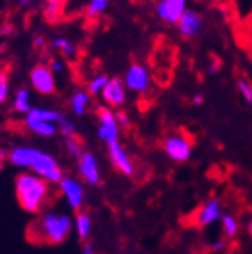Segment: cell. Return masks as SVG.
I'll return each mask as SVG.
<instances>
[{"label":"cell","instance_id":"obj_1","mask_svg":"<svg viewBox=\"0 0 252 254\" xmlns=\"http://www.w3.org/2000/svg\"><path fill=\"white\" fill-rule=\"evenodd\" d=\"M9 161L19 168H28L33 169L37 175L42 177L45 182L60 183L64 180L62 171L59 169L56 160L45 154V152L33 147H17L11 150Z\"/></svg>","mask_w":252,"mask_h":254},{"label":"cell","instance_id":"obj_2","mask_svg":"<svg viewBox=\"0 0 252 254\" xmlns=\"http://www.w3.org/2000/svg\"><path fill=\"white\" fill-rule=\"evenodd\" d=\"M71 219L67 215H56V214H47L42 219L36 220L30 231L28 237L33 239V242L37 244H60L67 239L71 231Z\"/></svg>","mask_w":252,"mask_h":254},{"label":"cell","instance_id":"obj_3","mask_svg":"<svg viewBox=\"0 0 252 254\" xmlns=\"http://www.w3.org/2000/svg\"><path fill=\"white\" fill-rule=\"evenodd\" d=\"M16 195L25 211L37 214L48 197V185L39 175L20 174L16 179Z\"/></svg>","mask_w":252,"mask_h":254},{"label":"cell","instance_id":"obj_4","mask_svg":"<svg viewBox=\"0 0 252 254\" xmlns=\"http://www.w3.org/2000/svg\"><path fill=\"white\" fill-rule=\"evenodd\" d=\"M162 149L167 154V157L173 161H187L192 155V143L191 138L184 135L183 132L167 135L162 141Z\"/></svg>","mask_w":252,"mask_h":254},{"label":"cell","instance_id":"obj_5","mask_svg":"<svg viewBox=\"0 0 252 254\" xmlns=\"http://www.w3.org/2000/svg\"><path fill=\"white\" fill-rule=\"evenodd\" d=\"M98 120H99V127H98L99 138L107 144L116 143L119 136V124L116 121L115 113L107 107H99Z\"/></svg>","mask_w":252,"mask_h":254},{"label":"cell","instance_id":"obj_6","mask_svg":"<svg viewBox=\"0 0 252 254\" xmlns=\"http://www.w3.org/2000/svg\"><path fill=\"white\" fill-rule=\"evenodd\" d=\"M30 79L33 87L36 88L39 93L44 95H51L54 93V78H53V71L48 65H44V64H39L36 65L31 73H30Z\"/></svg>","mask_w":252,"mask_h":254},{"label":"cell","instance_id":"obj_7","mask_svg":"<svg viewBox=\"0 0 252 254\" xmlns=\"http://www.w3.org/2000/svg\"><path fill=\"white\" fill-rule=\"evenodd\" d=\"M186 0H161L156 5L158 17L166 23H178L186 12Z\"/></svg>","mask_w":252,"mask_h":254},{"label":"cell","instance_id":"obj_8","mask_svg":"<svg viewBox=\"0 0 252 254\" xmlns=\"http://www.w3.org/2000/svg\"><path fill=\"white\" fill-rule=\"evenodd\" d=\"M125 87L136 93H146L150 87V74L141 64H132L125 73Z\"/></svg>","mask_w":252,"mask_h":254},{"label":"cell","instance_id":"obj_9","mask_svg":"<svg viewBox=\"0 0 252 254\" xmlns=\"http://www.w3.org/2000/svg\"><path fill=\"white\" fill-rule=\"evenodd\" d=\"M221 217V205L217 197L207 200L203 206H200L194 214V223L197 226L204 228L207 225H212Z\"/></svg>","mask_w":252,"mask_h":254},{"label":"cell","instance_id":"obj_10","mask_svg":"<svg viewBox=\"0 0 252 254\" xmlns=\"http://www.w3.org/2000/svg\"><path fill=\"white\" fill-rule=\"evenodd\" d=\"M176 25H178V31L183 37L192 39V37H197L201 33V30H203V16L195 9H186L183 17Z\"/></svg>","mask_w":252,"mask_h":254},{"label":"cell","instance_id":"obj_11","mask_svg":"<svg viewBox=\"0 0 252 254\" xmlns=\"http://www.w3.org/2000/svg\"><path fill=\"white\" fill-rule=\"evenodd\" d=\"M108 157L113 163V166H115L121 174L127 175V177L133 175V172H135L133 163H132L129 154L125 152V149L118 141L108 144Z\"/></svg>","mask_w":252,"mask_h":254},{"label":"cell","instance_id":"obj_12","mask_svg":"<svg viewBox=\"0 0 252 254\" xmlns=\"http://www.w3.org/2000/svg\"><path fill=\"white\" fill-rule=\"evenodd\" d=\"M78 166L82 179L90 185H99L101 183V174L98 169V163L93 154L90 152H82L81 157L78 158Z\"/></svg>","mask_w":252,"mask_h":254},{"label":"cell","instance_id":"obj_13","mask_svg":"<svg viewBox=\"0 0 252 254\" xmlns=\"http://www.w3.org/2000/svg\"><path fill=\"white\" fill-rule=\"evenodd\" d=\"M102 96L113 107H119L125 103V85L119 78L108 79L107 85L102 90Z\"/></svg>","mask_w":252,"mask_h":254},{"label":"cell","instance_id":"obj_14","mask_svg":"<svg viewBox=\"0 0 252 254\" xmlns=\"http://www.w3.org/2000/svg\"><path fill=\"white\" fill-rule=\"evenodd\" d=\"M60 190L64 192V195L67 197L68 203H70V206L73 209H79L81 205H82V201H84V190H82V186L76 182V180H73V179H64L60 183Z\"/></svg>","mask_w":252,"mask_h":254},{"label":"cell","instance_id":"obj_15","mask_svg":"<svg viewBox=\"0 0 252 254\" xmlns=\"http://www.w3.org/2000/svg\"><path fill=\"white\" fill-rule=\"evenodd\" d=\"M27 118H31V120H37V121H44V123H60V120L64 118V115L59 112H54V110H45V109H31L28 112Z\"/></svg>","mask_w":252,"mask_h":254},{"label":"cell","instance_id":"obj_16","mask_svg":"<svg viewBox=\"0 0 252 254\" xmlns=\"http://www.w3.org/2000/svg\"><path fill=\"white\" fill-rule=\"evenodd\" d=\"M27 126H28V129H31L33 132L44 135V136H51L56 133V126L51 123H44V121L27 118Z\"/></svg>","mask_w":252,"mask_h":254},{"label":"cell","instance_id":"obj_17","mask_svg":"<svg viewBox=\"0 0 252 254\" xmlns=\"http://www.w3.org/2000/svg\"><path fill=\"white\" fill-rule=\"evenodd\" d=\"M221 226H223V233L224 237H234L238 233V220L231 214H224L221 217Z\"/></svg>","mask_w":252,"mask_h":254},{"label":"cell","instance_id":"obj_18","mask_svg":"<svg viewBox=\"0 0 252 254\" xmlns=\"http://www.w3.org/2000/svg\"><path fill=\"white\" fill-rule=\"evenodd\" d=\"M76 230H78V234L82 240H85L88 236H90V230H92V222H90V217H88L87 214L84 212H79L78 217H76Z\"/></svg>","mask_w":252,"mask_h":254},{"label":"cell","instance_id":"obj_19","mask_svg":"<svg viewBox=\"0 0 252 254\" xmlns=\"http://www.w3.org/2000/svg\"><path fill=\"white\" fill-rule=\"evenodd\" d=\"M14 109L17 112H30L31 110V106H30V93L27 88H20V90L17 92L16 95V99H14Z\"/></svg>","mask_w":252,"mask_h":254},{"label":"cell","instance_id":"obj_20","mask_svg":"<svg viewBox=\"0 0 252 254\" xmlns=\"http://www.w3.org/2000/svg\"><path fill=\"white\" fill-rule=\"evenodd\" d=\"M71 106H73V110L76 113L78 117H82L85 113V109L88 106V96L85 92H78L74 93L73 98H71Z\"/></svg>","mask_w":252,"mask_h":254},{"label":"cell","instance_id":"obj_21","mask_svg":"<svg viewBox=\"0 0 252 254\" xmlns=\"http://www.w3.org/2000/svg\"><path fill=\"white\" fill-rule=\"evenodd\" d=\"M237 88L238 92H240L243 95V98L248 101V104L252 107V84L246 79V78H238L237 79Z\"/></svg>","mask_w":252,"mask_h":254},{"label":"cell","instance_id":"obj_22","mask_svg":"<svg viewBox=\"0 0 252 254\" xmlns=\"http://www.w3.org/2000/svg\"><path fill=\"white\" fill-rule=\"evenodd\" d=\"M108 82V78L105 74H99L96 76V78H93L90 81V84H88V92H90L92 95H98L99 92L104 90V87L107 85Z\"/></svg>","mask_w":252,"mask_h":254},{"label":"cell","instance_id":"obj_23","mask_svg":"<svg viewBox=\"0 0 252 254\" xmlns=\"http://www.w3.org/2000/svg\"><path fill=\"white\" fill-rule=\"evenodd\" d=\"M51 45L54 48H59L60 52H64L67 56H74V53H76V48L73 47V44L68 42L67 39H62V37H59V39H54Z\"/></svg>","mask_w":252,"mask_h":254},{"label":"cell","instance_id":"obj_24","mask_svg":"<svg viewBox=\"0 0 252 254\" xmlns=\"http://www.w3.org/2000/svg\"><path fill=\"white\" fill-rule=\"evenodd\" d=\"M107 6H108L107 0H93V2H90V5H88L87 12H88V16H98L102 11H105Z\"/></svg>","mask_w":252,"mask_h":254},{"label":"cell","instance_id":"obj_25","mask_svg":"<svg viewBox=\"0 0 252 254\" xmlns=\"http://www.w3.org/2000/svg\"><path fill=\"white\" fill-rule=\"evenodd\" d=\"M59 129H60V132H62V135H64L67 139H70V138H73V135H74V130H76V126H74L71 121H68L65 117L60 120V123H59Z\"/></svg>","mask_w":252,"mask_h":254},{"label":"cell","instance_id":"obj_26","mask_svg":"<svg viewBox=\"0 0 252 254\" xmlns=\"http://www.w3.org/2000/svg\"><path fill=\"white\" fill-rule=\"evenodd\" d=\"M60 8H62V3L60 2H48L45 5V16L48 19H53L57 14V12H59Z\"/></svg>","mask_w":252,"mask_h":254},{"label":"cell","instance_id":"obj_27","mask_svg":"<svg viewBox=\"0 0 252 254\" xmlns=\"http://www.w3.org/2000/svg\"><path fill=\"white\" fill-rule=\"evenodd\" d=\"M67 147H68L70 154H71L73 157H76V158H79V157H81V154H82L81 146H79V143H78L74 138H70V139H67Z\"/></svg>","mask_w":252,"mask_h":254},{"label":"cell","instance_id":"obj_28","mask_svg":"<svg viewBox=\"0 0 252 254\" xmlns=\"http://www.w3.org/2000/svg\"><path fill=\"white\" fill-rule=\"evenodd\" d=\"M115 117H116V121H118L119 126L125 127V129H129V127H130V120H129V117L125 115L124 112H118Z\"/></svg>","mask_w":252,"mask_h":254},{"label":"cell","instance_id":"obj_29","mask_svg":"<svg viewBox=\"0 0 252 254\" xmlns=\"http://www.w3.org/2000/svg\"><path fill=\"white\" fill-rule=\"evenodd\" d=\"M8 82L6 81H3V82H0V103H3V101L6 99V96H8Z\"/></svg>","mask_w":252,"mask_h":254},{"label":"cell","instance_id":"obj_30","mask_svg":"<svg viewBox=\"0 0 252 254\" xmlns=\"http://www.w3.org/2000/svg\"><path fill=\"white\" fill-rule=\"evenodd\" d=\"M226 247V239H218L210 245V251H221Z\"/></svg>","mask_w":252,"mask_h":254},{"label":"cell","instance_id":"obj_31","mask_svg":"<svg viewBox=\"0 0 252 254\" xmlns=\"http://www.w3.org/2000/svg\"><path fill=\"white\" fill-rule=\"evenodd\" d=\"M218 70H220V62L218 61H213L210 65H209V68H207V74L212 76V74H215Z\"/></svg>","mask_w":252,"mask_h":254},{"label":"cell","instance_id":"obj_32","mask_svg":"<svg viewBox=\"0 0 252 254\" xmlns=\"http://www.w3.org/2000/svg\"><path fill=\"white\" fill-rule=\"evenodd\" d=\"M50 68H51V71H62V70H64L62 64L57 62V61H53L51 64H50Z\"/></svg>","mask_w":252,"mask_h":254},{"label":"cell","instance_id":"obj_33","mask_svg":"<svg viewBox=\"0 0 252 254\" xmlns=\"http://www.w3.org/2000/svg\"><path fill=\"white\" fill-rule=\"evenodd\" d=\"M203 101H204V98L201 96V95H198V93L192 96V103H194L195 106H200V104H203Z\"/></svg>","mask_w":252,"mask_h":254},{"label":"cell","instance_id":"obj_34","mask_svg":"<svg viewBox=\"0 0 252 254\" xmlns=\"http://www.w3.org/2000/svg\"><path fill=\"white\" fill-rule=\"evenodd\" d=\"M84 254H95L93 247H92V245H87V247L84 248Z\"/></svg>","mask_w":252,"mask_h":254},{"label":"cell","instance_id":"obj_35","mask_svg":"<svg viewBox=\"0 0 252 254\" xmlns=\"http://www.w3.org/2000/svg\"><path fill=\"white\" fill-rule=\"evenodd\" d=\"M3 81H6V74H5V71L0 70V82H3Z\"/></svg>","mask_w":252,"mask_h":254},{"label":"cell","instance_id":"obj_36","mask_svg":"<svg viewBox=\"0 0 252 254\" xmlns=\"http://www.w3.org/2000/svg\"><path fill=\"white\" fill-rule=\"evenodd\" d=\"M248 231H249V234L252 236V219H251V222H249V225H248Z\"/></svg>","mask_w":252,"mask_h":254},{"label":"cell","instance_id":"obj_37","mask_svg":"<svg viewBox=\"0 0 252 254\" xmlns=\"http://www.w3.org/2000/svg\"><path fill=\"white\" fill-rule=\"evenodd\" d=\"M6 157V152L5 150H0V160H3Z\"/></svg>","mask_w":252,"mask_h":254},{"label":"cell","instance_id":"obj_38","mask_svg":"<svg viewBox=\"0 0 252 254\" xmlns=\"http://www.w3.org/2000/svg\"><path fill=\"white\" fill-rule=\"evenodd\" d=\"M42 42H44V41L41 39V37H39V39H36V47H41V45H42Z\"/></svg>","mask_w":252,"mask_h":254}]
</instances>
